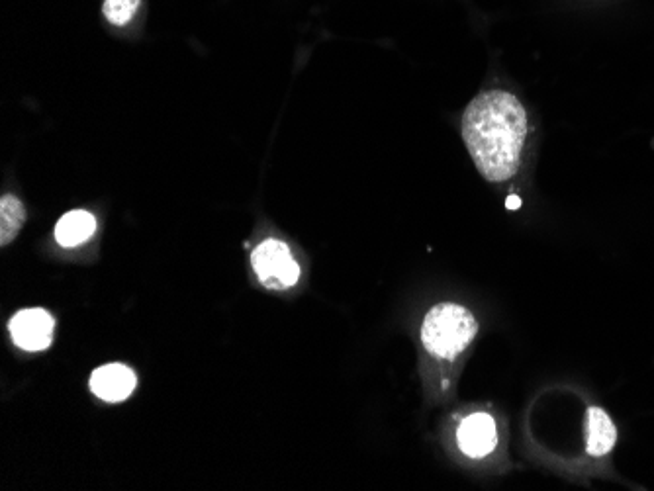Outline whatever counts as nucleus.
<instances>
[{"instance_id": "f03ea898", "label": "nucleus", "mask_w": 654, "mask_h": 491, "mask_svg": "<svg viewBox=\"0 0 654 491\" xmlns=\"http://www.w3.org/2000/svg\"><path fill=\"white\" fill-rule=\"evenodd\" d=\"M478 333V321L459 304L443 302L431 308L421 325V343L431 357L453 360L467 351Z\"/></svg>"}, {"instance_id": "1a4fd4ad", "label": "nucleus", "mask_w": 654, "mask_h": 491, "mask_svg": "<svg viewBox=\"0 0 654 491\" xmlns=\"http://www.w3.org/2000/svg\"><path fill=\"white\" fill-rule=\"evenodd\" d=\"M24 222H26V210H24L22 202L12 194L2 196V200H0V243L2 245L12 243Z\"/></svg>"}, {"instance_id": "39448f33", "label": "nucleus", "mask_w": 654, "mask_h": 491, "mask_svg": "<svg viewBox=\"0 0 654 491\" xmlns=\"http://www.w3.org/2000/svg\"><path fill=\"white\" fill-rule=\"evenodd\" d=\"M459 448L470 458H484L498 447V427L492 415L472 413L457 431Z\"/></svg>"}, {"instance_id": "20e7f679", "label": "nucleus", "mask_w": 654, "mask_h": 491, "mask_svg": "<svg viewBox=\"0 0 654 491\" xmlns=\"http://www.w3.org/2000/svg\"><path fill=\"white\" fill-rule=\"evenodd\" d=\"M55 321L46 310H24L18 312L10 321V335L16 347L38 353L46 351L53 341Z\"/></svg>"}, {"instance_id": "7ed1b4c3", "label": "nucleus", "mask_w": 654, "mask_h": 491, "mask_svg": "<svg viewBox=\"0 0 654 491\" xmlns=\"http://www.w3.org/2000/svg\"><path fill=\"white\" fill-rule=\"evenodd\" d=\"M251 265L259 282L269 290L292 288L300 278V267L286 243L279 239L263 241L251 253Z\"/></svg>"}, {"instance_id": "0eeeda50", "label": "nucleus", "mask_w": 654, "mask_h": 491, "mask_svg": "<svg viewBox=\"0 0 654 491\" xmlns=\"http://www.w3.org/2000/svg\"><path fill=\"white\" fill-rule=\"evenodd\" d=\"M617 441V429L602 407H590L586 413V450L590 456H606Z\"/></svg>"}, {"instance_id": "6e6552de", "label": "nucleus", "mask_w": 654, "mask_h": 491, "mask_svg": "<svg viewBox=\"0 0 654 491\" xmlns=\"http://www.w3.org/2000/svg\"><path fill=\"white\" fill-rule=\"evenodd\" d=\"M96 231V220L91 212L73 210L55 225V241L61 247H79L89 241Z\"/></svg>"}, {"instance_id": "f257e3e1", "label": "nucleus", "mask_w": 654, "mask_h": 491, "mask_svg": "<svg viewBox=\"0 0 654 491\" xmlns=\"http://www.w3.org/2000/svg\"><path fill=\"white\" fill-rule=\"evenodd\" d=\"M529 132L527 112L512 92L486 90L463 116V137L478 173L490 182L512 179Z\"/></svg>"}, {"instance_id": "423d86ee", "label": "nucleus", "mask_w": 654, "mask_h": 491, "mask_svg": "<svg viewBox=\"0 0 654 491\" xmlns=\"http://www.w3.org/2000/svg\"><path fill=\"white\" fill-rule=\"evenodd\" d=\"M138 386L134 370L124 364H106L96 368L91 376V390L102 402L118 403L128 400Z\"/></svg>"}, {"instance_id": "9d476101", "label": "nucleus", "mask_w": 654, "mask_h": 491, "mask_svg": "<svg viewBox=\"0 0 654 491\" xmlns=\"http://www.w3.org/2000/svg\"><path fill=\"white\" fill-rule=\"evenodd\" d=\"M141 0H104L102 12L114 26H126L140 10Z\"/></svg>"}, {"instance_id": "9b49d317", "label": "nucleus", "mask_w": 654, "mask_h": 491, "mask_svg": "<svg viewBox=\"0 0 654 491\" xmlns=\"http://www.w3.org/2000/svg\"><path fill=\"white\" fill-rule=\"evenodd\" d=\"M519 204H521V200H519L517 196H510V198H508V208H510V210L519 208Z\"/></svg>"}]
</instances>
